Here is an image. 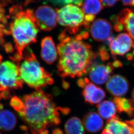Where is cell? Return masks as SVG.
I'll list each match as a JSON object with an SVG mask.
<instances>
[{
	"label": "cell",
	"mask_w": 134,
	"mask_h": 134,
	"mask_svg": "<svg viewBox=\"0 0 134 134\" xmlns=\"http://www.w3.org/2000/svg\"><path fill=\"white\" fill-rule=\"evenodd\" d=\"M57 45L59 59L57 72L62 78L81 77L88 72L95 62L98 53H95L82 32L71 36L66 29L59 35Z\"/></svg>",
	"instance_id": "1"
},
{
	"label": "cell",
	"mask_w": 134,
	"mask_h": 134,
	"mask_svg": "<svg viewBox=\"0 0 134 134\" xmlns=\"http://www.w3.org/2000/svg\"><path fill=\"white\" fill-rule=\"evenodd\" d=\"M24 107L18 115L27 124L33 134L41 132L60 123V107H57L52 96L42 91L24 95Z\"/></svg>",
	"instance_id": "2"
},
{
	"label": "cell",
	"mask_w": 134,
	"mask_h": 134,
	"mask_svg": "<svg viewBox=\"0 0 134 134\" xmlns=\"http://www.w3.org/2000/svg\"><path fill=\"white\" fill-rule=\"evenodd\" d=\"M10 29L14 37L15 48L23 54L26 48L37 41L39 29L36 23L34 10L27 9L20 13L10 23Z\"/></svg>",
	"instance_id": "3"
},
{
	"label": "cell",
	"mask_w": 134,
	"mask_h": 134,
	"mask_svg": "<svg viewBox=\"0 0 134 134\" xmlns=\"http://www.w3.org/2000/svg\"><path fill=\"white\" fill-rule=\"evenodd\" d=\"M24 61L19 65V73L24 82L30 88L41 90L54 82L52 75L42 67L30 48H25Z\"/></svg>",
	"instance_id": "4"
},
{
	"label": "cell",
	"mask_w": 134,
	"mask_h": 134,
	"mask_svg": "<svg viewBox=\"0 0 134 134\" xmlns=\"http://www.w3.org/2000/svg\"><path fill=\"white\" fill-rule=\"evenodd\" d=\"M56 10L59 24L66 27V30L69 34H77L83 27L85 14L79 7L68 4Z\"/></svg>",
	"instance_id": "5"
},
{
	"label": "cell",
	"mask_w": 134,
	"mask_h": 134,
	"mask_svg": "<svg viewBox=\"0 0 134 134\" xmlns=\"http://www.w3.org/2000/svg\"><path fill=\"white\" fill-rule=\"evenodd\" d=\"M23 82L20 76L18 65L10 61L0 64V91L22 89Z\"/></svg>",
	"instance_id": "6"
},
{
	"label": "cell",
	"mask_w": 134,
	"mask_h": 134,
	"mask_svg": "<svg viewBox=\"0 0 134 134\" xmlns=\"http://www.w3.org/2000/svg\"><path fill=\"white\" fill-rule=\"evenodd\" d=\"M36 23L41 30L49 31L56 27L57 15L56 10L49 5H43L37 8L34 12Z\"/></svg>",
	"instance_id": "7"
},
{
	"label": "cell",
	"mask_w": 134,
	"mask_h": 134,
	"mask_svg": "<svg viewBox=\"0 0 134 134\" xmlns=\"http://www.w3.org/2000/svg\"><path fill=\"white\" fill-rule=\"evenodd\" d=\"M107 40L111 53L114 57L125 56L134 49V41L128 33H121L116 37L110 36Z\"/></svg>",
	"instance_id": "8"
},
{
	"label": "cell",
	"mask_w": 134,
	"mask_h": 134,
	"mask_svg": "<svg viewBox=\"0 0 134 134\" xmlns=\"http://www.w3.org/2000/svg\"><path fill=\"white\" fill-rule=\"evenodd\" d=\"M111 20L116 31H125L134 40V10L123 9L116 16H113Z\"/></svg>",
	"instance_id": "9"
},
{
	"label": "cell",
	"mask_w": 134,
	"mask_h": 134,
	"mask_svg": "<svg viewBox=\"0 0 134 134\" xmlns=\"http://www.w3.org/2000/svg\"><path fill=\"white\" fill-rule=\"evenodd\" d=\"M90 28L91 36L95 41L99 42L105 41L113 33V27L111 23L102 18L93 21Z\"/></svg>",
	"instance_id": "10"
},
{
	"label": "cell",
	"mask_w": 134,
	"mask_h": 134,
	"mask_svg": "<svg viewBox=\"0 0 134 134\" xmlns=\"http://www.w3.org/2000/svg\"><path fill=\"white\" fill-rule=\"evenodd\" d=\"M114 68L113 63L96 64L95 62L88 71L90 79L98 85H103L108 80Z\"/></svg>",
	"instance_id": "11"
},
{
	"label": "cell",
	"mask_w": 134,
	"mask_h": 134,
	"mask_svg": "<svg viewBox=\"0 0 134 134\" xmlns=\"http://www.w3.org/2000/svg\"><path fill=\"white\" fill-rule=\"evenodd\" d=\"M106 88L111 95L115 97H121L127 93L129 83L127 79L120 75H115L109 78Z\"/></svg>",
	"instance_id": "12"
},
{
	"label": "cell",
	"mask_w": 134,
	"mask_h": 134,
	"mask_svg": "<svg viewBox=\"0 0 134 134\" xmlns=\"http://www.w3.org/2000/svg\"><path fill=\"white\" fill-rule=\"evenodd\" d=\"M82 96L86 103L92 105L101 103L105 97V93L103 89L90 80L82 88Z\"/></svg>",
	"instance_id": "13"
},
{
	"label": "cell",
	"mask_w": 134,
	"mask_h": 134,
	"mask_svg": "<svg viewBox=\"0 0 134 134\" xmlns=\"http://www.w3.org/2000/svg\"><path fill=\"white\" fill-rule=\"evenodd\" d=\"M41 57L47 64L51 65L56 61L58 53L53 40L49 36L45 37L41 42Z\"/></svg>",
	"instance_id": "14"
},
{
	"label": "cell",
	"mask_w": 134,
	"mask_h": 134,
	"mask_svg": "<svg viewBox=\"0 0 134 134\" xmlns=\"http://www.w3.org/2000/svg\"><path fill=\"white\" fill-rule=\"evenodd\" d=\"M83 125L86 130L96 133L101 130L103 127V121L99 114L94 111L88 113L84 117Z\"/></svg>",
	"instance_id": "15"
},
{
	"label": "cell",
	"mask_w": 134,
	"mask_h": 134,
	"mask_svg": "<svg viewBox=\"0 0 134 134\" xmlns=\"http://www.w3.org/2000/svg\"><path fill=\"white\" fill-rule=\"evenodd\" d=\"M105 129L113 134H133L130 127L125 122L121 121L117 116L108 121Z\"/></svg>",
	"instance_id": "16"
},
{
	"label": "cell",
	"mask_w": 134,
	"mask_h": 134,
	"mask_svg": "<svg viewBox=\"0 0 134 134\" xmlns=\"http://www.w3.org/2000/svg\"><path fill=\"white\" fill-rule=\"evenodd\" d=\"M16 117L12 112L8 110L0 111V130L3 132H10L16 125Z\"/></svg>",
	"instance_id": "17"
},
{
	"label": "cell",
	"mask_w": 134,
	"mask_h": 134,
	"mask_svg": "<svg viewBox=\"0 0 134 134\" xmlns=\"http://www.w3.org/2000/svg\"><path fill=\"white\" fill-rule=\"evenodd\" d=\"M97 108L99 115L105 119L110 120L117 116L116 107L114 102L104 101L98 105Z\"/></svg>",
	"instance_id": "18"
},
{
	"label": "cell",
	"mask_w": 134,
	"mask_h": 134,
	"mask_svg": "<svg viewBox=\"0 0 134 134\" xmlns=\"http://www.w3.org/2000/svg\"><path fill=\"white\" fill-rule=\"evenodd\" d=\"M113 102L116 107L117 111L119 113H124L129 116L134 114V102L133 100L124 98L115 97Z\"/></svg>",
	"instance_id": "19"
},
{
	"label": "cell",
	"mask_w": 134,
	"mask_h": 134,
	"mask_svg": "<svg viewBox=\"0 0 134 134\" xmlns=\"http://www.w3.org/2000/svg\"><path fill=\"white\" fill-rule=\"evenodd\" d=\"M66 134H85L83 125L81 120L77 117L70 118L65 125Z\"/></svg>",
	"instance_id": "20"
},
{
	"label": "cell",
	"mask_w": 134,
	"mask_h": 134,
	"mask_svg": "<svg viewBox=\"0 0 134 134\" xmlns=\"http://www.w3.org/2000/svg\"><path fill=\"white\" fill-rule=\"evenodd\" d=\"M82 6L84 14L94 16L98 14L103 8L101 0H84Z\"/></svg>",
	"instance_id": "21"
},
{
	"label": "cell",
	"mask_w": 134,
	"mask_h": 134,
	"mask_svg": "<svg viewBox=\"0 0 134 134\" xmlns=\"http://www.w3.org/2000/svg\"><path fill=\"white\" fill-rule=\"evenodd\" d=\"M10 105L15 111L18 112V113L21 111L24 107L23 100L16 96H13L12 97L10 100Z\"/></svg>",
	"instance_id": "22"
},
{
	"label": "cell",
	"mask_w": 134,
	"mask_h": 134,
	"mask_svg": "<svg viewBox=\"0 0 134 134\" xmlns=\"http://www.w3.org/2000/svg\"><path fill=\"white\" fill-rule=\"evenodd\" d=\"M23 12V7L21 5L18 4L14 5L9 9L10 14L14 19L18 16Z\"/></svg>",
	"instance_id": "23"
},
{
	"label": "cell",
	"mask_w": 134,
	"mask_h": 134,
	"mask_svg": "<svg viewBox=\"0 0 134 134\" xmlns=\"http://www.w3.org/2000/svg\"><path fill=\"white\" fill-rule=\"evenodd\" d=\"M97 53L98 56H100V59L103 61H106L109 60L110 57L107 49L104 47H100L99 49V53Z\"/></svg>",
	"instance_id": "24"
},
{
	"label": "cell",
	"mask_w": 134,
	"mask_h": 134,
	"mask_svg": "<svg viewBox=\"0 0 134 134\" xmlns=\"http://www.w3.org/2000/svg\"><path fill=\"white\" fill-rule=\"evenodd\" d=\"M9 58L12 61L15 62V63L19 65L20 64V61L24 59V56L23 54H20L17 51L13 56H10Z\"/></svg>",
	"instance_id": "25"
},
{
	"label": "cell",
	"mask_w": 134,
	"mask_h": 134,
	"mask_svg": "<svg viewBox=\"0 0 134 134\" xmlns=\"http://www.w3.org/2000/svg\"><path fill=\"white\" fill-rule=\"evenodd\" d=\"M5 52L8 54L13 53L14 51V49L12 43H5L3 45Z\"/></svg>",
	"instance_id": "26"
},
{
	"label": "cell",
	"mask_w": 134,
	"mask_h": 134,
	"mask_svg": "<svg viewBox=\"0 0 134 134\" xmlns=\"http://www.w3.org/2000/svg\"><path fill=\"white\" fill-rule=\"evenodd\" d=\"M104 6L111 7L115 5L117 0H101Z\"/></svg>",
	"instance_id": "27"
},
{
	"label": "cell",
	"mask_w": 134,
	"mask_h": 134,
	"mask_svg": "<svg viewBox=\"0 0 134 134\" xmlns=\"http://www.w3.org/2000/svg\"><path fill=\"white\" fill-rule=\"evenodd\" d=\"M2 98L4 100H8L12 97L11 90H5L1 92Z\"/></svg>",
	"instance_id": "28"
},
{
	"label": "cell",
	"mask_w": 134,
	"mask_h": 134,
	"mask_svg": "<svg viewBox=\"0 0 134 134\" xmlns=\"http://www.w3.org/2000/svg\"><path fill=\"white\" fill-rule=\"evenodd\" d=\"M51 3L54 5L57 6H61V5L67 4L66 0H48Z\"/></svg>",
	"instance_id": "29"
},
{
	"label": "cell",
	"mask_w": 134,
	"mask_h": 134,
	"mask_svg": "<svg viewBox=\"0 0 134 134\" xmlns=\"http://www.w3.org/2000/svg\"><path fill=\"white\" fill-rule=\"evenodd\" d=\"M83 0H66V4H74L78 6L81 7Z\"/></svg>",
	"instance_id": "30"
},
{
	"label": "cell",
	"mask_w": 134,
	"mask_h": 134,
	"mask_svg": "<svg viewBox=\"0 0 134 134\" xmlns=\"http://www.w3.org/2000/svg\"><path fill=\"white\" fill-rule=\"evenodd\" d=\"M133 115H134V114ZM125 122L127 124H128V125L130 127L132 131L133 134H134V117L133 119H132V120L125 121Z\"/></svg>",
	"instance_id": "31"
},
{
	"label": "cell",
	"mask_w": 134,
	"mask_h": 134,
	"mask_svg": "<svg viewBox=\"0 0 134 134\" xmlns=\"http://www.w3.org/2000/svg\"><path fill=\"white\" fill-rule=\"evenodd\" d=\"M113 65L114 68H119V67H121V66H122L121 62L118 60H116L115 62H113Z\"/></svg>",
	"instance_id": "32"
},
{
	"label": "cell",
	"mask_w": 134,
	"mask_h": 134,
	"mask_svg": "<svg viewBox=\"0 0 134 134\" xmlns=\"http://www.w3.org/2000/svg\"><path fill=\"white\" fill-rule=\"evenodd\" d=\"M1 7L6 6L8 5L10 3H12V0H1Z\"/></svg>",
	"instance_id": "33"
},
{
	"label": "cell",
	"mask_w": 134,
	"mask_h": 134,
	"mask_svg": "<svg viewBox=\"0 0 134 134\" xmlns=\"http://www.w3.org/2000/svg\"><path fill=\"white\" fill-rule=\"evenodd\" d=\"M0 30H1L4 34H6L7 35H9L12 34V32L10 31V29H7L6 28H0Z\"/></svg>",
	"instance_id": "34"
},
{
	"label": "cell",
	"mask_w": 134,
	"mask_h": 134,
	"mask_svg": "<svg viewBox=\"0 0 134 134\" xmlns=\"http://www.w3.org/2000/svg\"><path fill=\"white\" fill-rule=\"evenodd\" d=\"M133 0H122L123 4L125 6H131Z\"/></svg>",
	"instance_id": "35"
},
{
	"label": "cell",
	"mask_w": 134,
	"mask_h": 134,
	"mask_svg": "<svg viewBox=\"0 0 134 134\" xmlns=\"http://www.w3.org/2000/svg\"><path fill=\"white\" fill-rule=\"evenodd\" d=\"M52 134H63V133L60 129L56 128L53 130Z\"/></svg>",
	"instance_id": "36"
},
{
	"label": "cell",
	"mask_w": 134,
	"mask_h": 134,
	"mask_svg": "<svg viewBox=\"0 0 134 134\" xmlns=\"http://www.w3.org/2000/svg\"><path fill=\"white\" fill-rule=\"evenodd\" d=\"M42 0H25V2H24V5L26 6V5H28L29 4H30L31 3L35 2H37V1H41Z\"/></svg>",
	"instance_id": "37"
},
{
	"label": "cell",
	"mask_w": 134,
	"mask_h": 134,
	"mask_svg": "<svg viewBox=\"0 0 134 134\" xmlns=\"http://www.w3.org/2000/svg\"><path fill=\"white\" fill-rule=\"evenodd\" d=\"M20 129L24 131H27L28 130V127L26 125H22L20 127Z\"/></svg>",
	"instance_id": "38"
},
{
	"label": "cell",
	"mask_w": 134,
	"mask_h": 134,
	"mask_svg": "<svg viewBox=\"0 0 134 134\" xmlns=\"http://www.w3.org/2000/svg\"><path fill=\"white\" fill-rule=\"evenodd\" d=\"M102 134H113L112 133L110 132V131H109L108 129H105L103 130V132H102Z\"/></svg>",
	"instance_id": "39"
},
{
	"label": "cell",
	"mask_w": 134,
	"mask_h": 134,
	"mask_svg": "<svg viewBox=\"0 0 134 134\" xmlns=\"http://www.w3.org/2000/svg\"><path fill=\"white\" fill-rule=\"evenodd\" d=\"M5 43V40L3 37H0V45H4V43Z\"/></svg>",
	"instance_id": "40"
},
{
	"label": "cell",
	"mask_w": 134,
	"mask_h": 134,
	"mask_svg": "<svg viewBox=\"0 0 134 134\" xmlns=\"http://www.w3.org/2000/svg\"><path fill=\"white\" fill-rule=\"evenodd\" d=\"M40 134H49V132L47 129H46V130H45L41 132Z\"/></svg>",
	"instance_id": "41"
},
{
	"label": "cell",
	"mask_w": 134,
	"mask_h": 134,
	"mask_svg": "<svg viewBox=\"0 0 134 134\" xmlns=\"http://www.w3.org/2000/svg\"><path fill=\"white\" fill-rule=\"evenodd\" d=\"M3 108H4V105L0 103V110H2Z\"/></svg>",
	"instance_id": "42"
},
{
	"label": "cell",
	"mask_w": 134,
	"mask_h": 134,
	"mask_svg": "<svg viewBox=\"0 0 134 134\" xmlns=\"http://www.w3.org/2000/svg\"><path fill=\"white\" fill-rule=\"evenodd\" d=\"M132 98L133 99V101L134 102V89H133V91H132Z\"/></svg>",
	"instance_id": "43"
},
{
	"label": "cell",
	"mask_w": 134,
	"mask_h": 134,
	"mask_svg": "<svg viewBox=\"0 0 134 134\" xmlns=\"http://www.w3.org/2000/svg\"><path fill=\"white\" fill-rule=\"evenodd\" d=\"M3 35H4V34L2 32L1 30H0V37H3Z\"/></svg>",
	"instance_id": "44"
},
{
	"label": "cell",
	"mask_w": 134,
	"mask_h": 134,
	"mask_svg": "<svg viewBox=\"0 0 134 134\" xmlns=\"http://www.w3.org/2000/svg\"><path fill=\"white\" fill-rule=\"evenodd\" d=\"M3 60V57L1 56V55L0 54V63H1V61Z\"/></svg>",
	"instance_id": "45"
},
{
	"label": "cell",
	"mask_w": 134,
	"mask_h": 134,
	"mask_svg": "<svg viewBox=\"0 0 134 134\" xmlns=\"http://www.w3.org/2000/svg\"><path fill=\"white\" fill-rule=\"evenodd\" d=\"M2 99V96H1V92H0V100H1Z\"/></svg>",
	"instance_id": "46"
},
{
	"label": "cell",
	"mask_w": 134,
	"mask_h": 134,
	"mask_svg": "<svg viewBox=\"0 0 134 134\" xmlns=\"http://www.w3.org/2000/svg\"><path fill=\"white\" fill-rule=\"evenodd\" d=\"M132 6L134 7V0H133V2H132Z\"/></svg>",
	"instance_id": "47"
},
{
	"label": "cell",
	"mask_w": 134,
	"mask_h": 134,
	"mask_svg": "<svg viewBox=\"0 0 134 134\" xmlns=\"http://www.w3.org/2000/svg\"><path fill=\"white\" fill-rule=\"evenodd\" d=\"M1 7H1V3H0V8H1Z\"/></svg>",
	"instance_id": "48"
},
{
	"label": "cell",
	"mask_w": 134,
	"mask_h": 134,
	"mask_svg": "<svg viewBox=\"0 0 134 134\" xmlns=\"http://www.w3.org/2000/svg\"><path fill=\"white\" fill-rule=\"evenodd\" d=\"M0 134H1V133H0Z\"/></svg>",
	"instance_id": "49"
},
{
	"label": "cell",
	"mask_w": 134,
	"mask_h": 134,
	"mask_svg": "<svg viewBox=\"0 0 134 134\" xmlns=\"http://www.w3.org/2000/svg\"></svg>",
	"instance_id": "50"
},
{
	"label": "cell",
	"mask_w": 134,
	"mask_h": 134,
	"mask_svg": "<svg viewBox=\"0 0 134 134\" xmlns=\"http://www.w3.org/2000/svg\"></svg>",
	"instance_id": "51"
}]
</instances>
